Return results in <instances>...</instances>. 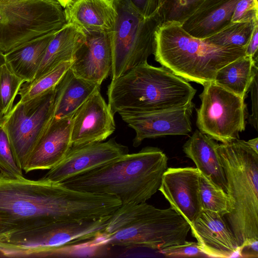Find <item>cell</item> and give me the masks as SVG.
<instances>
[{
  "label": "cell",
  "instance_id": "obj_1",
  "mask_svg": "<svg viewBox=\"0 0 258 258\" xmlns=\"http://www.w3.org/2000/svg\"><path fill=\"white\" fill-rule=\"evenodd\" d=\"M114 206L111 195L0 173V239L51 223L97 219L111 215Z\"/></svg>",
  "mask_w": 258,
  "mask_h": 258
},
{
  "label": "cell",
  "instance_id": "obj_2",
  "mask_svg": "<svg viewBox=\"0 0 258 258\" xmlns=\"http://www.w3.org/2000/svg\"><path fill=\"white\" fill-rule=\"evenodd\" d=\"M167 161L161 149L146 147L59 183L78 191L115 196L122 204L146 202L159 190Z\"/></svg>",
  "mask_w": 258,
  "mask_h": 258
},
{
  "label": "cell",
  "instance_id": "obj_3",
  "mask_svg": "<svg viewBox=\"0 0 258 258\" xmlns=\"http://www.w3.org/2000/svg\"><path fill=\"white\" fill-rule=\"evenodd\" d=\"M189 224L171 207L160 209L146 202L122 204L100 235L85 241L90 248L119 246L158 251L186 241Z\"/></svg>",
  "mask_w": 258,
  "mask_h": 258
},
{
  "label": "cell",
  "instance_id": "obj_4",
  "mask_svg": "<svg viewBox=\"0 0 258 258\" xmlns=\"http://www.w3.org/2000/svg\"><path fill=\"white\" fill-rule=\"evenodd\" d=\"M197 92L185 80L167 68L147 62L131 69L107 87L108 104L120 112H155L182 107Z\"/></svg>",
  "mask_w": 258,
  "mask_h": 258
},
{
  "label": "cell",
  "instance_id": "obj_5",
  "mask_svg": "<svg viewBox=\"0 0 258 258\" xmlns=\"http://www.w3.org/2000/svg\"><path fill=\"white\" fill-rule=\"evenodd\" d=\"M230 200L224 216L238 247L258 239V153L237 139L217 147Z\"/></svg>",
  "mask_w": 258,
  "mask_h": 258
},
{
  "label": "cell",
  "instance_id": "obj_6",
  "mask_svg": "<svg viewBox=\"0 0 258 258\" xmlns=\"http://www.w3.org/2000/svg\"><path fill=\"white\" fill-rule=\"evenodd\" d=\"M245 48L216 47L195 38L181 24L169 22L155 33V60L187 81L203 86L213 82L216 73L230 62L245 55Z\"/></svg>",
  "mask_w": 258,
  "mask_h": 258
},
{
  "label": "cell",
  "instance_id": "obj_7",
  "mask_svg": "<svg viewBox=\"0 0 258 258\" xmlns=\"http://www.w3.org/2000/svg\"><path fill=\"white\" fill-rule=\"evenodd\" d=\"M117 16L113 31L109 34L111 53V80L147 62L154 54L155 33L162 25L158 16L145 18L125 0H114Z\"/></svg>",
  "mask_w": 258,
  "mask_h": 258
},
{
  "label": "cell",
  "instance_id": "obj_8",
  "mask_svg": "<svg viewBox=\"0 0 258 258\" xmlns=\"http://www.w3.org/2000/svg\"><path fill=\"white\" fill-rule=\"evenodd\" d=\"M110 216L90 221L54 222L16 232L0 239V250L5 257H34L46 249L88 240L101 234Z\"/></svg>",
  "mask_w": 258,
  "mask_h": 258
},
{
  "label": "cell",
  "instance_id": "obj_9",
  "mask_svg": "<svg viewBox=\"0 0 258 258\" xmlns=\"http://www.w3.org/2000/svg\"><path fill=\"white\" fill-rule=\"evenodd\" d=\"M54 98L55 88L28 101H19L1 123L22 170L53 117Z\"/></svg>",
  "mask_w": 258,
  "mask_h": 258
},
{
  "label": "cell",
  "instance_id": "obj_10",
  "mask_svg": "<svg viewBox=\"0 0 258 258\" xmlns=\"http://www.w3.org/2000/svg\"><path fill=\"white\" fill-rule=\"evenodd\" d=\"M203 86L197 110L199 131L222 143L239 139L245 128L244 98L213 82Z\"/></svg>",
  "mask_w": 258,
  "mask_h": 258
},
{
  "label": "cell",
  "instance_id": "obj_11",
  "mask_svg": "<svg viewBox=\"0 0 258 258\" xmlns=\"http://www.w3.org/2000/svg\"><path fill=\"white\" fill-rule=\"evenodd\" d=\"M51 9V0H0V50L6 53L38 36Z\"/></svg>",
  "mask_w": 258,
  "mask_h": 258
},
{
  "label": "cell",
  "instance_id": "obj_12",
  "mask_svg": "<svg viewBox=\"0 0 258 258\" xmlns=\"http://www.w3.org/2000/svg\"><path fill=\"white\" fill-rule=\"evenodd\" d=\"M128 153V147L112 138L106 142L72 146L63 159L41 178L61 183Z\"/></svg>",
  "mask_w": 258,
  "mask_h": 258
},
{
  "label": "cell",
  "instance_id": "obj_13",
  "mask_svg": "<svg viewBox=\"0 0 258 258\" xmlns=\"http://www.w3.org/2000/svg\"><path fill=\"white\" fill-rule=\"evenodd\" d=\"M192 102L182 107L155 112L118 113L136 133L133 146H139L146 139L165 136L185 135L191 132Z\"/></svg>",
  "mask_w": 258,
  "mask_h": 258
},
{
  "label": "cell",
  "instance_id": "obj_14",
  "mask_svg": "<svg viewBox=\"0 0 258 258\" xmlns=\"http://www.w3.org/2000/svg\"><path fill=\"white\" fill-rule=\"evenodd\" d=\"M114 113L100 93L94 92L72 117V146L103 142L115 130Z\"/></svg>",
  "mask_w": 258,
  "mask_h": 258
},
{
  "label": "cell",
  "instance_id": "obj_15",
  "mask_svg": "<svg viewBox=\"0 0 258 258\" xmlns=\"http://www.w3.org/2000/svg\"><path fill=\"white\" fill-rule=\"evenodd\" d=\"M200 174L196 167L167 168L159 188L170 207L190 226L202 210L199 194Z\"/></svg>",
  "mask_w": 258,
  "mask_h": 258
},
{
  "label": "cell",
  "instance_id": "obj_16",
  "mask_svg": "<svg viewBox=\"0 0 258 258\" xmlns=\"http://www.w3.org/2000/svg\"><path fill=\"white\" fill-rule=\"evenodd\" d=\"M112 63L109 34L91 33L86 34L70 68L77 77L101 85L111 75Z\"/></svg>",
  "mask_w": 258,
  "mask_h": 258
},
{
  "label": "cell",
  "instance_id": "obj_17",
  "mask_svg": "<svg viewBox=\"0 0 258 258\" xmlns=\"http://www.w3.org/2000/svg\"><path fill=\"white\" fill-rule=\"evenodd\" d=\"M190 230L208 257H231L238 253L236 240L221 214L202 210L190 225Z\"/></svg>",
  "mask_w": 258,
  "mask_h": 258
},
{
  "label": "cell",
  "instance_id": "obj_18",
  "mask_svg": "<svg viewBox=\"0 0 258 258\" xmlns=\"http://www.w3.org/2000/svg\"><path fill=\"white\" fill-rule=\"evenodd\" d=\"M72 117H53L23 167L25 173L37 170H49L63 159L72 146Z\"/></svg>",
  "mask_w": 258,
  "mask_h": 258
},
{
  "label": "cell",
  "instance_id": "obj_19",
  "mask_svg": "<svg viewBox=\"0 0 258 258\" xmlns=\"http://www.w3.org/2000/svg\"><path fill=\"white\" fill-rule=\"evenodd\" d=\"M67 23L85 34H109L117 16L114 0H76L63 9Z\"/></svg>",
  "mask_w": 258,
  "mask_h": 258
},
{
  "label": "cell",
  "instance_id": "obj_20",
  "mask_svg": "<svg viewBox=\"0 0 258 258\" xmlns=\"http://www.w3.org/2000/svg\"><path fill=\"white\" fill-rule=\"evenodd\" d=\"M240 0H204L181 26L191 36L204 39L219 32L231 23Z\"/></svg>",
  "mask_w": 258,
  "mask_h": 258
},
{
  "label": "cell",
  "instance_id": "obj_21",
  "mask_svg": "<svg viewBox=\"0 0 258 258\" xmlns=\"http://www.w3.org/2000/svg\"><path fill=\"white\" fill-rule=\"evenodd\" d=\"M218 145L214 139L197 130L184 144L183 150L201 174L227 193L225 173L217 151Z\"/></svg>",
  "mask_w": 258,
  "mask_h": 258
},
{
  "label": "cell",
  "instance_id": "obj_22",
  "mask_svg": "<svg viewBox=\"0 0 258 258\" xmlns=\"http://www.w3.org/2000/svg\"><path fill=\"white\" fill-rule=\"evenodd\" d=\"M100 85L77 77L70 68L55 87L53 117L73 116Z\"/></svg>",
  "mask_w": 258,
  "mask_h": 258
},
{
  "label": "cell",
  "instance_id": "obj_23",
  "mask_svg": "<svg viewBox=\"0 0 258 258\" xmlns=\"http://www.w3.org/2000/svg\"><path fill=\"white\" fill-rule=\"evenodd\" d=\"M56 32L26 41L5 53L6 64L25 82H32Z\"/></svg>",
  "mask_w": 258,
  "mask_h": 258
},
{
  "label": "cell",
  "instance_id": "obj_24",
  "mask_svg": "<svg viewBox=\"0 0 258 258\" xmlns=\"http://www.w3.org/2000/svg\"><path fill=\"white\" fill-rule=\"evenodd\" d=\"M85 39L86 34L80 29L66 23L50 42L34 80L63 62H72L77 50Z\"/></svg>",
  "mask_w": 258,
  "mask_h": 258
},
{
  "label": "cell",
  "instance_id": "obj_25",
  "mask_svg": "<svg viewBox=\"0 0 258 258\" xmlns=\"http://www.w3.org/2000/svg\"><path fill=\"white\" fill-rule=\"evenodd\" d=\"M257 72V61L244 55L219 70L213 82L245 99L253 77Z\"/></svg>",
  "mask_w": 258,
  "mask_h": 258
},
{
  "label": "cell",
  "instance_id": "obj_26",
  "mask_svg": "<svg viewBox=\"0 0 258 258\" xmlns=\"http://www.w3.org/2000/svg\"><path fill=\"white\" fill-rule=\"evenodd\" d=\"M258 20L231 23L215 34L202 39L212 45L224 48H245Z\"/></svg>",
  "mask_w": 258,
  "mask_h": 258
},
{
  "label": "cell",
  "instance_id": "obj_27",
  "mask_svg": "<svg viewBox=\"0 0 258 258\" xmlns=\"http://www.w3.org/2000/svg\"><path fill=\"white\" fill-rule=\"evenodd\" d=\"M71 64L72 62H63L40 78L31 82H25L18 93L20 96L19 101H28L54 88Z\"/></svg>",
  "mask_w": 258,
  "mask_h": 258
},
{
  "label": "cell",
  "instance_id": "obj_28",
  "mask_svg": "<svg viewBox=\"0 0 258 258\" xmlns=\"http://www.w3.org/2000/svg\"><path fill=\"white\" fill-rule=\"evenodd\" d=\"M199 194L202 210L223 216L229 212L230 200L228 194L202 174L200 177Z\"/></svg>",
  "mask_w": 258,
  "mask_h": 258
},
{
  "label": "cell",
  "instance_id": "obj_29",
  "mask_svg": "<svg viewBox=\"0 0 258 258\" xmlns=\"http://www.w3.org/2000/svg\"><path fill=\"white\" fill-rule=\"evenodd\" d=\"M204 0H159L157 15L162 25L169 22L181 24Z\"/></svg>",
  "mask_w": 258,
  "mask_h": 258
},
{
  "label": "cell",
  "instance_id": "obj_30",
  "mask_svg": "<svg viewBox=\"0 0 258 258\" xmlns=\"http://www.w3.org/2000/svg\"><path fill=\"white\" fill-rule=\"evenodd\" d=\"M25 82L6 63L0 67V109L5 115L12 108L16 97Z\"/></svg>",
  "mask_w": 258,
  "mask_h": 258
},
{
  "label": "cell",
  "instance_id": "obj_31",
  "mask_svg": "<svg viewBox=\"0 0 258 258\" xmlns=\"http://www.w3.org/2000/svg\"><path fill=\"white\" fill-rule=\"evenodd\" d=\"M22 170L16 161L7 134L0 124V173L18 178L23 177Z\"/></svg>",
  "mask_w": 258,
  "mask_h": 258
},
{
  "label": "cell",
  "instance_id": "obj_32",
  "mask_svg": "<svg viewBox=\"0 0 258 258\" xmlns=\"http://www.w3.org/2000/svg\"><path fill=\"white\" fill-rule=\"evenodd\" d=\"M158 251L167 257H208L202 250L198 242L185 241L181 244L165 247Z\"/></svg>",
  "mask_w": 258,
  "mask_h": 258
},
{
  "label": "cell",
  "instance_id": "obj_33",
  "mask_svg": "<svg viewBox=\"0 0 258 258\" xmlns=\"http://www.w3.org/2000/svg\"><path fill=\"white\" fill-rule=\"evenodd\" d=\"M258 20L257 0H240L233 14L231 23Z\"/></svg>",
  "mask_w": 258,
  "mask_h": 258
},
{
  "label": "cell",
  "instance_id": "obj_34",
  "mask_svg": "<svg viewBox=\"0 0 258 258\" xmlns=\"http://www.w3.org/2000/svg\"><path fill=\"white\" fill-rule=\"evenodd\" d=\"M138 14L148 18L158 16L159 0H125Z\"/></svg>",
  "mask_w": 258,
  "mask_h": 258
},
{
  "label": "cell",
  "instance_id": "obj_35",
  "mask_svg": "<svg viewBox=\"0 0 258 258\" xmlns=\"http://www.w3.org/2000/svg\"><path fill=\"white\" fill-rule=\"evenodd\" d=\"M251 94V113L249 117V122L257 130V99H258V72L256 73L249 88Z\"/></svg>",
  "mask_w": 258,
  "mask_h": 258
},
{
  "label": "cell",
  "instance_id": "obj_36",
  "mask_svg": "<svg viewBox=\"0 0 258 258\" xmlns=\"http://www.w3.org/2000/svg\"><path fill=\"white\" fill-rule=\"evenodd\" d=\"M238 256L247 258H257L258 239L251 240L239 247Z\"/></svg>",
  "mask_w": 258,
  "mask_h": 258
},
{
  "label": "cell",
  "instance_id": "obj_37",
  "mask_svg": "<svg viewBox=\"0 0 258 258\" xmlns=\"http://www.w3.org/2000/svg\"><path fill=\"white\" fill-rule=\"evenodd\" d=\"M258 24L255 26L251 38L246 47L245 55L257 61Z\"/></svg>",
  "mask_w": 258,
  "mask_h": 258
},
{
  "label": "cell",
  "instance_id": "obj_38",
  "mask_svg": "<svg viewBox=\"0 0 258 258\" xmlns=\"http://www.w3.org/2000/svg\"><path fill=\"white\" fill-rule=\"evenodd\" d=\"M246 143L253 151L258 153V138L249 140Z\"/></svg>",
  "mask_w": 258,
  "mask_h": 258
},
{
  "label": "cell",
  "instance_id": "obj_39",
  "mask_svg": "<svg viewBox=\"0 0 258 258\" xmlns=\"http://www.w3.org/2000/svg\"><path fill=\"white\" fill-rule=\"evenodd\" d=\"M6 63L5 54L0 50V67ZM5 115L0 109V124L2 123Z\"/></svg>",
  "mask_w": 258,
  "mask_h": 258
},
{
  "label": "cell",
  "instance_id": "obj_40",
  "mask_svg": "<svg viewBox=\"0 0 258 258\" xmlns=\"http://www.w3.org/2000/svg\"><path fill=\"white\" fill-rule=\"evenodd\" d=\"M63 9L65 8L67 6L73 3L76 0H56Z\"/></svg>",
  "mask_w": 258,
  "mask_h": 258
}]
</instances>
